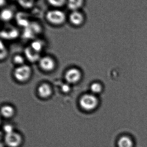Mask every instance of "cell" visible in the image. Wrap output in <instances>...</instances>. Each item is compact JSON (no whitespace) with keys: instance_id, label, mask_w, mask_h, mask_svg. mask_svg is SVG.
Listing matches in <instances>:
<instances>
[{"instance_id":"1","label":"cell","mask_w":147,"mask_h":147,"mask_svg":"<svg viewBox=\"0 0 147 147\" xmlns=\"http://www.w3.org/2000/svg\"><path fill=\"white\" fill-rule=\"evenodd\" d=\"M98 99L94 94H86L82 96L80 99V106L86 111H91L98 105Z\"/></svg>"},{"instance_id":"2","label":"cell","mask_w":147,"mask_h":147,"mask_svg":"<svg viewBox=\"0 0 147 147\" xmlns=\"http://www.w3.org/2000/svg\"><path fill=\"white\" fill-rule=\"evenodd\" d=\"M46 17L48 22L54 25H61L66 20V16L64 12L58 9L48 11Z\"/></svg>"},{"instance_id":"3","label":"cell","mask_w":147,"mask_h":147,"mask_svg":"<svg viewBox=\"0 0 147 147\" xmlns=\"http://www.w3.org/2000/svg\"><path fill=\"white\" fill-rule=\"evenodd\" d=\"M31 68L26 65H22L16 69L14 73L15 78L18 81L24 82L28 80L31 76Z\"/></svg>"},{"instance_id":"4","label":"cell","mask_w":147,"mask_h":147,"mask_svg":"<svg viewBox=\"0 0 147 147\" xmlns=\"http://www.w3.org/2000/svg\"><path fill=\"white\" fill-rule=\"evenodd\" d=\"M21 138L18 134L14 132L6 134L5 141L7 145L10 147H17L21 142Z\"/></svg>"},{"instance_id":"5","label":"cell","mask_w":147,"mask_h":147,"mask_svg":"<svg viewBox=\"0 0 147 147\" xmlns=\"http://www.w3.org/2000/svg\"><path fill=\"white\" fill-rule=\"evenodd\" d=\"M81 75L82 74L79 70L72 68L66 71L65 74V79L69 84H75L80 80Z\"/></svg>"},{"instance_id":"6","label":"cell","mask_w":147,"mask_h":147,"mask_svg":"<svg viewBox=\"0 0 147 147\" xmlns=\"http://www.w3.org/2000/svg\"><path fill=\"white\" fill-rule=\"evenodd\" d=\"M41 68L45 71H51L55 67V63L52 59L50 57H45L42 58L39 61Z\"/></svg>"},{"instance_id":"7","label":"cell","mask_w":147,"mask_h":147,"mask_svg":"<svg viewBox=\"0 0 147 147\" xmlns=\"http://www.w3.org/2000/svg\"><path fill=\"white\" fill-rule=\"evenodd\" d=\"M69 19L71 23L76 26H80L84 21L83 15L78 10L72 11L70 14Z\"/></svg>"},{"instance_id":"8","label":"cell","mask_w":147,"mask_h":147,"mask_svg":"<svg viewBox=\"0 0 147 147\" xmlns=\"http://www.w3.org/2000/svg\"><path fill=\"white\" fill-rule=\"evenodd\" d=\"M51 93V88L48 84H42L38 88V93L39 95L43 98H46L50 96Z\"/></svg>"},{"instance_id":"9","label":"cell","mask_w":147,"mask_h":147,"mask_svg":"<svg viewBox=\"0 0 147 147\" xmlns=\"http://www.w3.org/2000/svg\"><path fill=\"white\" fill-rule=\"evenodd\" d=\"M84 0H67V7L71 10L73 11L78 10L83 5Z\"/></svg>"},{"instance_id":"10","label":"cell","mask_w":147,"mask_h":147,"mask_svg":"<svg viewBox=\"0 0 147 147\" xmlns=\"http://www.w3.org/2000/svg\"><path fill=\"white\" fill-rule=\"evenodd\" d=\"M25 53L27 58L30 61L35 62L38 59L39 55L38 52L34 50L32 47L27 48L25 51Z\"/></svg>"},{"instance_id":"11","label":"cell","mask_w":147,"mask_h":147,"mask_svg":"<svg viewBox=\"0 0 147 147\" xmlns=\"http://www.w3.org/2000/svg\"><path fill=\"white\" fill-rule=\"evenodd\" d=\"M14 108L10 105H4L3 106L1 109L2 115L4 117L7 118L11 117L14 115Z\"/></svg>"},{"instance_id":"12","label":"cell","mask_w":147,"mask_h":147,"mask_svg":"<svg viewBox=\"0 0 147 147\" xmlns=\"http://www.w3.org/2000/svg\"><path fill=\"white\" fill-rule=\"evenodd\" d=\"M133 142L129 137L123 136L118 142V147H133Z\"/></svg>"},{"instance_id":"13","label":"cell","mask_w":147,"mask_h":147,"mask_svg":"<svg viewBox=\"0 0 147 147\" xmlns=\"http://www.w3.org/2000/svg\"><path fill=\"white\" fill-rule=\"evenodd\" d=\"M14 13L11 9H3L1 12V18L4 21H8L13 18Z\"/></svg>"},{"instance_id":"14","label":"cell","mask_w":147,"mask_h":147,"mask_svg":"<svg viewBox=\"0 0 147 147\" xmlns=\"http://www.w3.org/2000/svg\"><path fill=\"white\" fill-rule=\"evenodd\" d=\"M90 90L94 95L98 94L102 91V86L100 83L95 82L91 85Z\"/></svg>"},{"instance_id":"15","label":"cell","mask_w":147,"mask_h":147,"mask_svg":"<svg viewBox=\"0 0 147 147\" xmlns=\"http://www.w3.org/2000/svg\"><path fill=\"white\" fill-rule=\"evenodd\" d=\"M48 3L55 7H60L66 3L67 0H47Z\"/></svg>"},{"instance_id":"16","label":"cell","mask_w":147,"mask_h":147,"mask_svg":"<svg viewBox=\"0 0 147 147\" xmlns=\"http://www.w3.org/2000/svg\"><path fill=\"white\" fill-rule=\"evenodd\" d=\"M14 62L16 64H22L24 62V59L22 56L17 55L14 58Z\"/></svg>"},{"instance_id":"17","label":"cell","mask_w":147,"mask_h":147,"mask_svg":"<svg viewBox=\"0 0 147 147\" xmlns=\"http://www.w3.org/2000/svg\"><path fill=\"white\" fill-rule=\"evenodd\" d=\"M41 45L39 42H34L32 44V48L35 51L38 52L41 48Z\"/></svg>"},{"instance_id":"18","label":"cell","mask_w":147,"mask_h":147,"mask_svg":"<svg viewBox=\"0 0 147 147\" xmlns=\"http://www.w3.org/2000/svg\"><path fill=\"white\" fill-rule=\"evenodd\" d=\"M70 87L69 84H64L62 86V90L63 92H70Z\"/></svg>"},{"instance_id":"19","label":"cell","mask_w":147,"mask_h":147,"mask_svg":"<svg viewBox=\"0 0 147 147\" xmlns=\"http://www.w3.org/2000/svg\"><path fill=\"white\" fill-rule=\"evenodd\" d=\"M4 129L6 132V134L13 132V128L10 125H6L4 127Z\"/></svg>"}]
</instances>
